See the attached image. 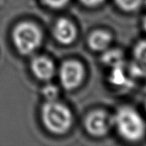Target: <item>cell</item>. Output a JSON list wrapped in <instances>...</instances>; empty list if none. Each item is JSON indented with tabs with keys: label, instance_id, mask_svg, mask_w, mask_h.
Segmentation results:
<instances>
[{
	"label": "cell",
	"instance_id": "obj_1",
	"mask_svg": "<svg viewBox=\"0 0 146 146\" xmlns=\"http://www.w3.org/2000/svg\"><path fill=\"white\" fill-rule=\"evenodd\" d=\"M41 118L45 128L56 134L65 133L73 123L71 111L65 105L55 100L47 101L43 105Z\"/></svg>",
	"mask_w": 146,
	"mask_h": 146
},
{
	"label": "cell",
	"instance_id": "obj_2",
	"mask_svg": "<svg viewBox=\"0 0 146 146\" xmlns=\"http://www.w3.org/2000/svg\"><path fill=\"white\" fill-rule=\"evenodd\" d=\"M119 133L128 141H138L143 138L145 126L139 114L130 107L121 108L113 118Z\"/></svg>",
	"mask_w": 146,
	"mask_h": 146
},
{
	"label": "cell",
	"instance_id": "obj_3",
	"mask_svg": "<svg viewBox=\"0 0 146 146\" xmlns=\"http://www.w3.org/2000/svg\"><path fill=\"white\" fill-rule=\"evenodd\" d=\"M12 39L15 48L21 55H29L39 47L42 33L37 25L24 21L14 28Z\"/></svg>",
	"mask_w": 146,
	"mask_h": 146
},
{
	"label": "cell",
	"instance_id": "obj_4",
	"mask_svg": "<svg viewBox=\"0 0 146 146\" xmlns=\"http://www.w3.org/2000/svg\"><path fill=\"white\" fill-rule=\"evenodd\" d=\"M84 68L77 61L69 60L62 63L60 69V80L66 90H73L80 86L83 80Z\"/></svg>",
	"mask_w": 146,
	"mask_h": 146
},
{
	"label": "cell",
	"instance_id": "obj_5",
	"mask_svg": "<svg viewBox=\"0 0 146 146\" xmlns=\"http://www.w3.org/2000/svg\"><path fill=\"white\" fill-rule=\"evenodd\" d=\"M113 118L104 111H94L88 115L85 121L86 130L93 136L105 135L113 125Z\"/></svg>",
	"mask_w": 146,
	"mask_h": 146
},
{
	"label": "cell",
	"instance_id": "obj_6",
	"mask_svg": "<svg viewBox=\"0 0 146 146\" xmlns=\"http://www.w3.org/2000/svg\"><path fill=\"white\" fill-rule=\"evenodd\" d=\"M76 28L74 25L65 18L59 19L53 28V35L55 38L62 44H70L75 40Z\"/></svg>",
	"mask_w": 146,
	"mask_h": 146
},
{
	"label": "cell",
	"instance_id": "obj_7",
	"mask_svg": "<svg viewBox=\"0 0 146 146\" xmlns=\"http://www.w3.org/2000/svg\"><path fill=\"white\" fill-rule=\"evenodd\" d=\"M31 69L34 76L40 80H50L55 73L54 63L46 56H36L31 62Z\"/></svg>",
	"mask_w": 146,
	"mask_h": 146
},
{
	"label": "cell",
	"instance_id": "obj_8",
	"mask_svg": "<svg viewBox=\"0 0 146 146\" xmlns=\"http://www.w3.org/2000/svg\"><path fill=\"white\" fill-rule=\"evenodd\" d=\"M131 72L136 76L146 77V40L139 42L134 49Z\"/></svg>",
	"mask_w": 146,
	"mask_h": 146
},
{
	"label": "cell",
	"instance_id": "obj_9",
	"mask_svg": "<svg viewBox=\"0 0 146 146\" xmlns=\"http://www.w3.org/2000/svg\"><path fill=\"white\" fill-rule=\"evenodd\" d=\"M111 42V35L102 30L93 32L88 39V44L91 49L93 50H105Z\"/></svg>",
	"mask_w": 146,
	"mask_h": 146
},
{
	"label": "cell",
	"instance_id": "obj_10",
	"mask_svg": "<svg viewBox=\"0 0 146 146\" xmlns=\"http://www.w3.org/2000/svg\"><path fill=\"white\" fill-rule=\"evenodd\" d=\"M110 80L113 84L116 86H125L129 84V80L126 77L124 70L122 68V64L114 67V71L111 74Z\"/></svg>",
	"mask_w": 146,
	"mask_h": 146
},
{
	"label": "cell",
	"instance_id": "obj_11",
	"mask_svg": "<svg viewBox=\"0 0 146 146\" xmlns=\"http://www.w3.org/2000/svg\"><path fill=\"white\" fill-rule=\"evenodd\" d=\"M103 61L107 64L112 65L113 67L122 64L121 53L117 50L107 51L103 56Z\"/></svg>",
	"mask_w": 146,
	"mask_h": 146
},
{
	"label": "cell",
	"instance_id": "obj_12",
	"mask_svg": "<svg viewBox=\"0 0 146 146\" xmlns=\"http://www.w3.org/2000/svg\"><path fill=\"white\" fill-rule=\"evenodd\" d=\"M116 3L126 11H133L139 8L142 0H115Z\"/></svg>",
	"mask_w": 146,
	"mask_h": 146
},
{
	"label": "cell",
	"instance_id": "obj_13",
	"mask_svg": "<svg viewBox=\"0 0 146 146\" xmlns=\"http://www.w3.org/2000/svg\"><path fill=\"white\" fill-rule=\"evenodd\" d=\"M42 93L44 96V98L47 99V101L55 100L56 98L57 95H58V90L55 86L48 85V86H45L43 88Z\"/></svg>",
	"mask_w": 146,
	"mask_h": 146
},
{
	"label": "cell",
	"instance_id": "obj_14",
	"mask_svg": "<svg viewBox=\"0 0 146 146\" xmlns=\"http://www.w3.org/2000/svg\"><path fill=\"white\" fill-rule=\"evenodd\" d=\"M45 5L51 9L63 8L68 2V0H42Z\"/></svg>",
	"mask_w": 146,
	"mask_h": 146
},
{
	"label": "cell",
	"instance_id": "obj_15",
	"mask_svg": "<svg viewBox=\"0 0 146 146\" xmlns=\"http://www.w3.org/2000/svg\"><path fill=\"white\" fill-rule=\"evenodd\" d=\"M82 2V3H84L86 6H90V7H93V6H97L98 4H100L102 2H104V0H80Z\"/></svg>",
	"mask_w": 146,
	"mask_h": 146
},
{
	"label": "cell",
	"instance_id": "obj_16",
	"mask_svg": "<svg viewBox=\"0 0 146 146\" xmlns=\"http://www.w3.org/2000/svg\"><path fill=\"white\" fill-rule=\"evenodd\" d=\"M143 26H144V28H145V30L146 31V16H145V18L144 19V21H143Z\"/></svg>",
	"mask_w": 146,
	"mask_h": 146
},
{
	"label": "cell",
	"instance_id": "obj_17",
	"mask_svg": "<svg viewBox=\"0 0 146 146\" xmlns=\"http://www.w3.org/2000/svg\"><path fill=\"white\" fill-rule=\"evenodd\" d=\"M145 108H146V103H145Z\"/></svg>",
	"mask_w": 146,
	"mask_h": 146
}]
</instances>
